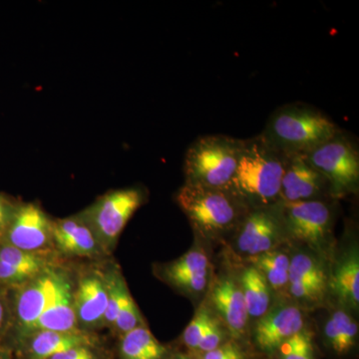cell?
Segmentation results:
<instances>
[{
    "label": "cell",
    "instance_id": "cell-38",
    "mask_svg": "<svg viewBox=\"0 0 359 359\" xmlns=\"http://www.w3.org/2000/svg\"><path fill=\"white\" fill-rule=\"evenodd\" d=\"M266 358H268V359H271V358H269V356H266Z\"/></svg>",
    "mask_w": 359,
    "mask_h": 359
},
{
    "label": "cell",
    "instance_id": "cell-22",
    "mask_svg": "<svg viewBox=\"0 0 359 359\" xmlns=\"http://www.w3.org/2000/svg\"><path fill=\"white\" fill-rule=\"evenodd\" d=\"M240 287L249 318H261L268 313L271 306V287L254 266L245 269L241 276Z\"/></svg>",
    "mask_w": 359,
    "mask_h": 359
},
{
    "label": "cell",
    "instance_id": "cell-36",
    "mask_svg": "<svg viewBox=\"0 0 359 359\" xmlns=\"http://www.w3.org/2000/svg\"><path fill=\"white\" fill-rule=\"evenodd\" d=\"M4 306L2 304V302L0 301V330L2 327V323H4Z\"/></svg>",
    "mask_w": 359,
    "mask_h": 359
},
{
    "label": "cell",
    "instance_id": "cell-6",
    "mask_svg": "<svg viewBox=\"0 0 359 359\" xmlns=\"http://www.w3.org/2000/svg\"><path fill=\"white\" fill-rule=\"evenodd\" d=\"M143 196L137 189L113 191L90 208L84 221L99 244L112 245L131 217L142 204Z\"/></svg>",
    "mask_w": 359,
    "mask_h": 359
},
{
    "label": "cell",
    "instance_id": "cell-25",
    "mask_svg": "<svg viewBox=\"0 0 359 359\" xmlns=\"http://www.w3.org/2000/svg\"><path fill=\"white\" fill-rule=\"evenodd\" d=\"M271 359H318L313 334L309 328L304 327L294 337L285 340L276 349L275 353L269 356Z\"/></svg>",
    "mask_w": 359,
    "mask_h": 359
},
{
    "label": "cell",
    "instance_id": "cell-7",
    "mask_svg": "<svg viewBox=\"0 0 359 359\" xmlns=\"http://www.w3.org/2000/svg\"><path fill=\"white\" fill-rule=\"evenodd\" d=\"M280 212L283 230L290 238L313 248L327 243L334 218L332 208L325 201L280 203Z\"/></svg>",
    "mask_w": 359,
    "mask_h": 359
},
{
    "label": "cell",
    "instance_id": "cell-13",
    "mask_svg": "<svg viewBox=\"0 0 359 359\" xmlns=\"http://www.w3.org/2000/svg\"><path fill=\"white\" fill-rule=\"evenodd\" d=\"M76 325L74 292L67 276L61 271H57L50 302L47 304L39 320L33 325L28 335L40 330L60 332H77Z\"/></svg>",
    "mask_w": 359,
    "mask_h": 359
},
{
    "label": "cell",
    "instance_id": "cell-1",
    "mask_svg": "<svg viewBox=\"0 0 359 359\" xmlns=\"http://www.w3.org/2000/svg\"><path fill=\"white\" fill-rule=\"evenodd\" d=\"M289 156L261 134L243 140L242 152L230 188L250 209L280 202V184Z\"/></svg>",
    "mask_w": 359,
    "mask_h": 359
},
{
    "label": "cell",
    "instance_id": "cell-8",
    "mask_svg": "<svg viewBox=\"0 0 359 359\" xmlns=\"http://www.w3.org/2000/svg\"><path fill=\"white\" fill-rule=\"evenodd\" d=\"M237 228L236 244L241 254L254 257L275 250L285 233L280 203L250 209Z\"/></svg>",
    "mask_w": 359,
    "mask_h": 359
},
{
    "label": "cell",
    "instance_id": "cell-28",
    "mask_svg": "<svg viewBox=\"0 0 359 359\" xmlns=\"http://www.w3.org/2000/svg\"><path fill=\"white\" fill-rule=\"evenodd\" d=\"M212 318L214 316L207 308H201L194 316L192 321L189 323L183 334V344L189 349V354L195 353L201 340L211 325Z\"/></svg>",
    "mask_w": 359,
    "mask_h": 359
},
{
    "label": "cell",
    "instance_id": "cell-12",
    "mask_svg": "<svg viewBox=\"0 0 359 359\" xmlns=\"http://www.w3.org/2000/svg\"><path fill=\"white\" fill-rule=\"evenodd\" d=\"M287 285L290 294L297 301L316 304L327 292V273L316 257L299 252L290 259Z\"/></svg>",
    "mask_w": 359,
    "mask_h": 359
},
{
    "label": "cell",
    "instance_id": "cell-33",
    "mask_svg": "<svg viewBox=\"0 0 359 359\" xmlns=\"http://www.w3.org/2000/svg\"><path fill=\"white\" fill-rule=\"evenodd\" d=\"M49 359H96V356L90 346H82L73 347Z\"/></svg>",
    "mask_w": 359,
    "mask_h": 359
},
{
    "label": "cell",
    "instance_id": "cell-4",
    "mask_svg": "<svg viewBox=\"0 0 359 359\" xmlns=\"http://www.w3.org/2000/svg\"><path fill=\"white\" fill-rule=\"evenodd\" d=\"M243 140L224 135H207L194 142L186 153V184L228 188L237 170Z\"/></svg>",
    "mask_w": 359,
    "mask_h": 359
},
{
    "label": "cell",
    "instance_id": "cell-37",
    "mask_svg": "<svg viewBox=\"0 0 359 359\" xmlns=\"http://www.w3.org/2000/svg\"><path fill=\"white\" fill-rule=\"evenodd\" d=\"M0 359H9L6 354L0 353Z\"/></svg>",
    "mask_w": 359,
    "mask_h": 359
},
{
    "label": "cell",
    "instance_id": "cell-29",
    "mask_svg": "<svg viewBox=\"0 0 359 359\" xmlns=\"http://www.w3.org/2000/svg\"><path fill=\"white\" fill-rule=\"evenodd\" d=\"M141 325H144L143 318H142L136 302H134L133 297L129 292L125 297L122 308L118 313L113 327L123 335L131 332L134 328L141 327Z\"/></svg>",
    "mask_w": 359,
    "mask_h": 359
},
{
    "label": "cell",
    "instance_id": "cell-9",
    "mask_svg": "<svg viewBox=\"0 0 359 359\" xmlns=\"http://www.w3.org/2000/svg\"><path fill=\"white\" fill-rule=\"evenodd\" d=\"M304 314L299 306L282 304L269 309L257 321L252 334V344L257 353L271 356L285 340L304 328Z\"/></svg>",
    "mask_w": 359,
    "mask_h": 359
},
{
    "label": "cell",
    "instance_id": "cell-11",
    "mask_svg": "<svg viewBox=\"0 0 359 359\" xmlns=\"http://www.w3.org/2000/svg\"><path fill=\"white\" fill-rule=\"evenodd\" d=\"M52 224L39 205H21L9 224L8 245L32 252L44 249L52 240Z\"/></svg>",
    "mask_w": 359,
    "mask_h": 359
},
{
    "label": "cell",
    "instance_id": "cell-24",
    "mask_svg": "<svg viewBox=\"0 0 359 359\" xmlns=\"http://www.w3.org/2000/svg\"><path fill=\"white\" fill-rule=\"evenodd\" d=\"M254 266L264 276L269 287L282 290L289 283L290 259L280 250H271L252 257Z\"/></svg>",
    "mask_w": 359,
    "mask_h": 359
},
{
    "label": "cell",
    "instance_id": "cell-26",
    "mask_svg": "<svg viewBox=\"0 0 359 359\" xmlns=\"http://www.w3.org/2000/svg\"><path fill=\"white\" fill-rule=\"evenodd\" d=\"M0 261L27 271L33 276L46 269L45 259L37 252H26L11 245L0 248Z\"/></svg>",
    "mask_w": 359,
    "mask_h": 359
},
{
    "label": "cell",
    "instance_id": "cell-35",
    "mask_svg": "<svg viewBox=\"0 0 359 359\" xmlns=\"http://www.w3.org/2000/svg\"><path fill=\"white\" fill-rule=\"evenodd\" d=\"M164 359H194L189 353H169Z\"/></svg>",
    "mask_w": 359,
    "mask_h": 359
},
{
    "label": "cell",
    "instance_id": "cell-31",
    "mask_svg": "<svg viewBox=\"0 0 359 359\" xmlns=\"http://www.w3.org/2000/svg\"><path fill=\"white\" fill-rule=\"evenodd\" d=\"M226 332L224 328L219 325L218 320L212 318L211 325L208 328L207 332L201 340L199 346L196 349L195 353L190 354V355H197V354L208 353L212 349L217 348L222 344L226 341Z\"/></svg>",
    "mask_w": 359,
    "mask_h": 359
},
{
    "label": "cell",
    "instance_id": "cell-14",
    "mask_svg": "<svg viewBox=\"0 0 359 359\" xmlns=\"http://www.w3.org/2000/svg\"><path fill=\"white\" fill-rule=\"evenodd\" d=\"M56 271L44 269L39 276L25 283L16 297V316L25 334H28L33 325L48 302H50L55 285Z\"/></svg>",
    "mask_w": 359,
    "mask_h": 359
},
{
    "label": "cell",
    "instance_id": "cell-15",
    "mask_svg": "<svg viewBox=\"0 0 359 359\" xmlns=\"http://www.w3.org/2000/svg\"><path fill=\"white\" fill-rule=\"evenodd\" d=\"M209 259L204 250L194 249L164 269L165 278L187 294L199 295L209 283Z\"/></svg>",
    "mask_w": 359,
    "mask_h": 359
},
{
    "label": "cell",
    "instance_id": "cell-2",
    "mask_svg": "<svg viewBox=\"0 0 359 359\" xmlns=\"http://www.w3.org/2000/svg\"><path fill=\"white\" fill-rule=\"evenodd\" d=\"M339 127L320 110L294 103L275 111L262 136L287 156L304 155L330 140Z\"/></svg>",
    "mask_w": 359,
    "mask_h": 359
},
{
    "label": "cell",
    "instance_id": "cell-27",
    "mask_svg": "<svg viewBox=\"0 0 359 359\" xmlns=\"http://www.w3.org/2000/svg\"><path fill=\"white\" fill-rule=\"evenodd\" d=\"M105 280L107 285L108 304L104 316V323L113 325L122 308L125 297L129 294V290L122 276L117 273H111Z\"/></svg>",
    "mask_w": 359,
    "mask_h": 359
},
{
    "label": "cell",
    "instance_id": "cell-32",
    "mask_svg": "<svg viewBox=\"0 0 359 359\" xmlns=\"http://www.w3.org/2000/svg\"><path fill=\"white\" fill-rule=\"evenodd\" d=\"M33 278L35 276L30 275L27 271L0 261V283L18 285V283H27Z\"/></svg>",
    "mask_w": 359,
    "mask_h": 359
},
{
    "label": "cell",
    "instance_id": "cell-34",
    "mask_svg": "<svg viewBox=\"0 0 359 359\" xmlns=\"http://www.w3.org/2000/svg\"><path fill=\"white\" fill-rule=\"evenodd\" d=\"M8 218V210L4 201L0 198V226H4Z\"/></svg>",
    "mask_w": 359,
    "mask_h": 359
},
{
    "label": "cell",
    "instance_id": "cell-3",
    "mask_svg": "<svg viewBox=\"0 0 359 359\" xmlns=\"http://www.w3.org/2000/svg\"><path fill=\"white\" fill-rule=\"evenodd\" d=\"M178 203L195 228L210 236L237 228L250 211L230 187L209 188L186 184L180 190Z\"/></svg>",
    "mask_w": 359,
    "mask_h": 359
},
{
    "label": "cell",
    "instance_id": "cell-17",
    "mask_svg": "<svg viewBox=\"0 0 359 359\" xmlns=\"http://www.w3.org/2000/svg\"><path fill=\"white\" fill-rule=\"evenodd\" d=\"M108 304L106 280L98 275H87L80 280L74 292V309L77 323L95 327L104 323Z\"/></svg>",
    "mask_w": 359,
    "mask_h": 359
},
{
    "label": "cell",
    "instance_id": "cell-30",
    "mask_svg": "<svg viewBox=\"0 0 359 359\" xmlns=\"http://www.w3.org/2000/svg\"><path fill=\"white\" fill-rule=\"evenodd\" d=\"M191 356L194 359H250L245 347L235 339L226 340L222 346L208 353Z\"/></svg>",
    "mask_w": 359,
    "mask_h": 359
},
{
    "label": "cell",
    "instance_id": "cell-21",
    "mask_svg": "<svg viewBox=\"0 0 359 359\" xmlns=\"http://www.w3.org/2000/svg\"><path fill=\"white\" fill-rule=\"evenodd\" d=\"M120 353L122 359H164L170 353L148 327L141 325L122 335Z\"/></svg>",
    "mask_w": 359,
    "mask_h": 359
},
{
    "label": "cell",
    "instance_id": "cell-5",
    "mask_svg": "<svg viewBox=\"0 0 359 359\" xmlns=\"http://www.w3.org/2000/svg\"><path fill=\"white\" fill-rule=\"evenodd\" d=\"M302 156L327 180L330 195L340 197L358 191V149L341 130L330 140Z\"/></svg>",
    "mask_w": 359,
    "mask_h": 359
},
{
    "label": "cell",
    "instance_id": "cell-10",
    "mask_svg": "<svg viewBox=\"0 0 359 359\" xmlns=\"http://www.w3.org/2000/svg\"><path fill=\"white\" fill-rule=\"evenodd\" d=\"M330 192L327 180L302 155L289 156L280 184V203L321 200Z\"/></svg>",
    "mask_w": 359,
    "mask_h": 359
},
{
    "label": "cell",
    "instance_id": "cell-18",
    "mask_svg": "<svg viewBox=\"0 0 359 359\" xmlns=\"http://www.w3.org/2000/svg\"><path fill=\"white\" fill-rule=\"evenodd\" d=\"M52 241L70 256L92 257L99 252L98 240L84 219L70 218L52 224Z\"/></svg>",
    "mask_w": 359,
    "mask_h": 359
},
{
    "label": "cell",
    "instance_id": "cell-23",
    "mask_svg": "<svg viewBox=\"0 0 359 359\" xmlns=\"http://www.w3.org/2000/svg\"><path fill=\"white\" fill-rule=\"evenodd\" d=\"M332 289L344 304L358 309L359 304V259L353 250L344 257L335 268Z\"/></svg>",
    "mask_w": 359,
    "mask_h": 359
},
{
    "label": "cell",
    "instance_id": "cell-19",
    "mask_svg": "<svg viewBox=\"0 0 359 359\" xmlns=\"http://www.w3.org/2000/svg\"><path fill=\"white\" fill-rule=\"evenodd\" d=\"M358 325L346 311L339 309L323 328V344L335 358H348L358 346Z\"/></svg>",
    "mask_w": 359,
    "mask_h": 359
},
{
    "label": "cell",
    "instance_id": "cell-20",
    "mask_svg": "<svg viewBox=\"0 0 359 359\" xmlns=\"http://www.w3.org/2000/svg\"><path fill=\"white\" fill-rule=\"evenodd\" d=\"M28 359H49L73 347L90 346L91 339L78 332L40 330L29 335Z\"/></svg>",
    "mask_w": 359,
    "mask_h": 359
},
{
    "label": "cell",
    "instance_id": "cell-16",
    "mask_svg": "<svg viewBox=\"0 0 359 359\" xmlns=\"http://www.w3.org/2000/svg\"><path fill=\"white\" fill-rule=\"evenodd\" d=\"M212 302L231 337L238 341L245 334L249 318L240 285L230 278L219 280L212 290Z\"/></svg>",
    "mask_w": 359,
    "mask_h": 359
}]
</instances>
